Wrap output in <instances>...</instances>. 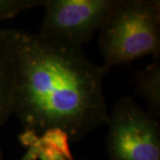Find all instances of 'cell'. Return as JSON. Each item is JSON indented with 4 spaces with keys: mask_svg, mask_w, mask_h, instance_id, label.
Instances as JSON below:
<instances>
[{
    "mask_svg": "<svg viewBox=\"0 0 160 160\" xmlns=\"http://www.w3.org/2000/svg\"><path fill=\"white\" fill-rule=\"evenodd\" d=\"M42 3L43 0H0V22L15 17L21 12Z\"/></svg>",
    "mask_w": 160,
    "mask_h": 160,
    "instance_id": "obj_8",
    "label": "cell"
},
{
    "mask_svg": "<svg viewBox=\"0 0 160 160\" xmlns=\"http://www.w3.org/2000/svg\"><path fill=\"white\" fill-rule=\"evenodd\" d=\"M0 160H2V153H1V149H0Z\"/></svg>",
    "mask_w": 160,
    "mask_h": 160,
    "instance_id": "obj_9",
    "label": "cell"
},
{
    "mask_svg": "<svg viewBox=\"0 0 160 160\" xmlns=\"http://www.w3.org/2000/svg\"><path fill=\"white\" fill-rule=\"evenodd\" d=\"M118 0H43L46 13L38 34L72 46L87 43L118 5Z\"/></svg>",
    "mask_w": 160,
    "mask_h": 160,
    "instance_id": "obj_4",
    "label": "cell"
},
{
    "mask_svg": "<svg viewBox=\"0 0 160 160\" xmlns=\"http://www.w3.org/2000/svg\"><path fill=\"white\" fill-rule=\"evenodd\" d=\"M106 149L110 160H160V125L129 96L109 113Z\"/></svg>",
    "mask_w": 160,
    "mask_h": 160,
    "instance_id": "obj_3",
    "label": "cell"
},
{
    "mask_svg": "<svg viewBox=\"0 0 160 160\" xmlns=\"http://www.w3.org/2000/svg\"><path fill=\"white\" fill-rule=\"evenodd\" d=\"M14 80V111L23 131L59 128L77 142L107 124V71L81 46L56 43L21 29H3Z\"/></svg>",
    "mask_w": 160,
    "mask_h": 160,
    "instance_id": "obj_1",
    "label": "cell"
},
{
    "mask_svg": "<svg viewBox=\"0 0 160 160\" xmlns=\"http://www.w3.org/2000/svg\"><path fill=\"white\" fill-rule=\"evenodd\" d=\"M14 80L9 50L0 27V126L14 111Z\"/></svg>",
    "mask_w": 160,
    "mask_h": 160,
    "instance_id": "obj_6",
    "label": "cell"
},
{
    "mask_svg": "<svg viewBox=\"0 0 160 160\" xmlns=\"http://www.w3.org/2000/svg\"><path fill=\"white\" fill-rule=\"evenodd\" d=\"M135 92L143 98L148 105V113L153 118H160V60L153 62L138 72L135 77Z\"/></svg>",
    "mask_w": 160,
    "mask_h": 160,
    "instance_id": "obj_7",
    "label": "cell"
},
{
    "mask_svg": "<svg viewBox=\"0 0 160 160\" xmlns=\"http://www.w3.org/2000/svg\"><path fill=\"white\" fill-rule=\"evenodd\" d=\"M20 142L27 149L21 160H74L69 135L62 129H48L39 135L23 131Z\"/></svg>",
    "mask_w": 160,
    "mask_h": 160,
    "instance_id": "obj_5",
    "label": "cell"
},
{
    "mask_svg": "<svg viewBox=\"0 0 160 160\" xmlns=\"http://www.w3.org/2000/svg\"><path fill=\"white\" fill-rule=\"evenodd\" d=\"M99 31L102 66L106 71L138 58H159L160 2L118 0Z\"/></svg>",
    "mask_w": 160,
    "mask_h": 160,
    "instance_id": "obj_2",
    "label": "cell"
}]
</instances>
